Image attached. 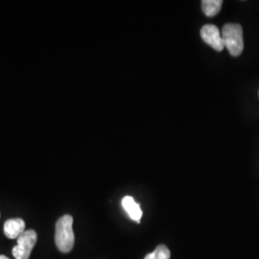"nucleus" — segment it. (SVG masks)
I'll use <instances>...</instances> for the list:
<instances>
[{
	"instance_id": "1",
	"label": "nucleus",
	"mask_w": 259,
	"mask_h": 259,
	"mask_svg": "<svg viewBox=\"0 0 259 259\" xmlns=\"http://www.w3.org/2000/svg\"><path fill=\"white\" fill-rule=\"evenodd\" d=\"M72 225L73 218L68 214L61 217L56 224V246L62 252H69L74 246L75 237Z\"/></svg>"
},
{
	"instance_id": "2",
	"label": "nucleus",
	"mask_w": 259,
	"mask_h": 259,
	"mask_svg": "<svg viewBox=\"0 0 259 259\" xmlns=\"http://www.w3.org/2000/svg\"><path fill=\"white\" fill-rule=\"evenodd\" d=\"M222 37L225 47H227L231 55H241L244 50L243 29L241 25L236 23L226 24L222 29Z\"/></svg>"
},
{
	"instance_id": "3",
	"label": "nucleus",
	"mask_w": 259,
	"mask_h": 259,
	"mask_svg": "<svg viewBox=\"0 0 259 259\" xmlns=\"http://www.w3.org/2000/svg\"><path fill=\"white\" fill-rule=\"evenodd\" d=\"M37 232L29 230L23 232L18 238V245L13 249V255L16 259H28L37 242Z\"/></svg>"
},
{
	"instance_id": "4",
	"label": "nucleus",
	"mask_w": 259,
	"mask_h": 259,
	"mask_svg": "<svg viewBox=\"0 0 259 259\" xmlns=\"http://www.w3.org/2000/svg\"><path fill=\"white\" fill-rule=\"evenodd\" d=\"M201 37L206 45L210 46L216 51H222L225 47L219 29L213 24H206L203 26L201 29Z\"/></svg>"
},
{
	"instance_id": "5",
	"label": "nucleus",
	"mask_w": 259,
	"mask_h": 259,
	"mask_svg": "<svg viewBox=\"0 0 259 259\" xmlns=\"http://www.w3.org/2000/svg\"><path fill=\"white\" fill-rule=\"evenodd\" d=\"M25 223L22 219H9L4 224V234L10 239H18L25 232Z\"/></svg>"
},
{
	"instance_id": "6",
	"label": "nucleus",
	"mask_w": 259,
	"mask_h": 259,
	"mask_svg": "<svg viewBox=\"0 0 259 259\" xmlns=\"http://www.w3.org/2000/svg\"><path fill=\"white\" fill-rule=\"evenodd\" d=\"M122 206L128 213L130 218L135 222L140 223V219L142 217V210L139 205L133 197L126 196L122 200Z\"/></svg>"
},
{
	"instance_id": "7",
	"label": "nucleus",
	"mask_w": 259,
	"mask_h": 259,
	"mask_svg": "<svg viewBox=\"0 0 259 259\" xmlns=\"http://www.w3.org/2000/svg\"><path fill=\"white\" fill-rule=\"evenodd\" d=\"M222 0H203L202 9L205 16L214 17L216 16L222 8Z\"/></svg>"
},
{
	"instance_id": "8",
	"label": "nucleus",
	"mask_w": 259,
	"mask_h": 259,
	"mask_svg": "<svg viewBox=\"0 0 259 259\" xmlns=\"http://www.w3.org/2000/svg\"><path fill=\"white\" fill-rule=\"evenodd\" d=\"M171 252L166 246L159 245L153 252L149 253L144 259H170Z\"/></svg>"
},
{
	"instance_id": "9",
	"label": "nucleus",
	"mask_w": 259,
	"mask_h": 259,
	"mask_svg": "<svg viewBox=\"0 0 259 259\" xmlns=\"http://www.w3.org/2000/svg\"><path fill=\"white\" fill-rule=\"evenodd\" d=\"M0 259H10L7 257V256H5V255H0Z\"/></svg>"
}]
</instances>
